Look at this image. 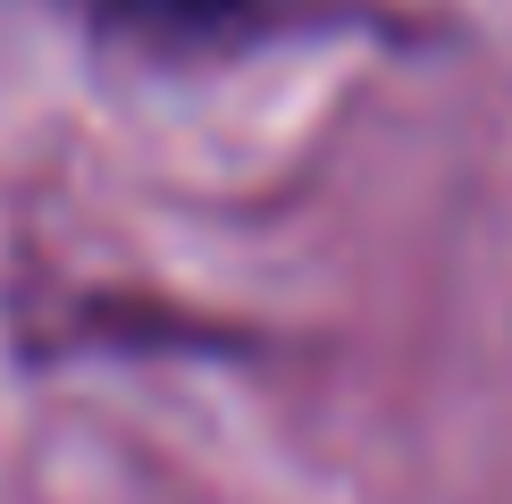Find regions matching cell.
Returning a JSON list of instances; mask_svg holds the SVG:
<instances>
[{"label":"cell","instance_id":"cell-1","mask_svg":"<svg viewBox=\"0 0 512 504\" xmlns=\"http://www.w3.org/2000/svg\"><path fill=\"white\" fill-rule=\"evenodd\" d=\"M76 9L143 51H236V42L303 26L328 0H76Z\"/></svg>","mask_w":512,"mask_h":504}]
</instances>
